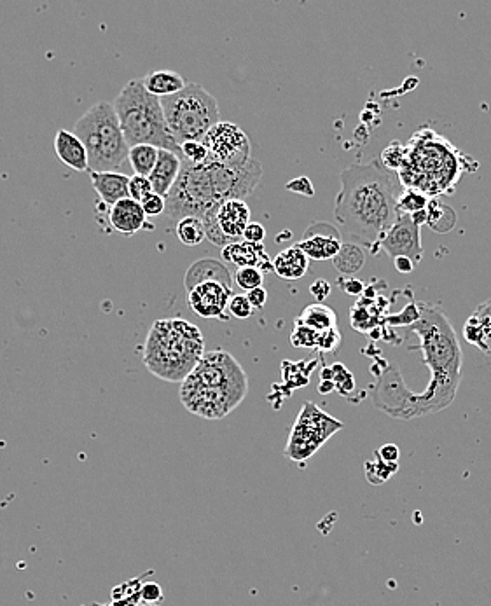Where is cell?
Returning <instances> with one entry per match:
<instances>
[{"label":"cell","mask_w":491,"mask_h":606,"mask_svg":"<svg viewBox=\"0 0 491 606\" xmlns=\"http://www.w3.org/2000/svg\"><path fill=\"white\" fill-rule=\"evenodd\" d=\"M207 147L208 161L217 165L240 168L252 161V149L247 133L235 123L221 121L208 131L203 140Z\"/></svg>","instance_id":"8fae6325"},{"label":"cell","mask_w":491,"mask_h":606,"mask_svg":"<svg viewBox=\"0 0 491 606\" xmlns=\"http://www.w3.org/2000/svg\"><path fill=\"white\" fill-rule=\"evenodd\" d=\"M319 336L320 332L313 331L310 327L296 322V329L292 332L291 343L296 348H303V350H317Z\"/></svg>","instance_id":"4dcf8cb0"},{"label":"cell","mask_w":491,"mask_h":606,"mask_svg":"<svg viewBox=\"0 0 491 606\" xmlns=\"http://www.w3.org/2000/svg\"><path fill=\"white\" fill-rule=\"evenodd\" d=\"M74 133L86 147L90 172H114L128 159L130 145L126 142L114 104L98 102L93 105L77 121Z\"/></svg>","instance_id":"ba28073f"},{"label":"cell","mask_w":491,"mask_h":606,"mask_svg":"<svg viewBox=\"0 0 491 606\" xmlns=\"http://www.w3.org/2000/svg\"><path fill=\"white\" fill-rule=\"evenodd\" d=\"M201 221L205 224L208 242L217 247H228L231 243L242 242L250 224V208L243 200L224 201Z\"/></svg>","instance_id":"7c38bea8"},{"label":"cell","mask_w":491,"mask_h":606,"mask_svg":"<svg viewBox=\"0 0 491 606\" xmlns=\"http://www.w3.org/2000/svg\"><path fill=\"white\" fill-rule=\"evenodd\" d=\"M247 299H249V303L252 304L254 310H263L264 304L268 301V292L263 287L250 290L249 294H247Z\"/></svg>","instance_id":"7bdbcfd3"},{"label":"cell","mask_w":491,"mask_h":606,"mask_svg":"<svg viewBox=\"0 0 491 606\" xmlns=\"http://www.w3.org/2000/svg\"><path fill=\"white\" fill-rule=\"evenodd\" d=\"M334 268L338 269L343 275H355L359 273L364 262H366V252L360 245L355 243H343V247L339 250L338 255L332 259Z\"/></svg>","instance_id":"484cf974"},{"label":"cell","mask_w":491,"mask_h":606,"mask_svg":"<svg viewBox=\"0 0 491 606\" xmlns=\"http://www.w3.org/2000/svg\"><path fill=\"white\" fill-rule=\"evenodd\" d=\"M56 158L74 172H90V159L81 138L74 131L60 130L55 135Z\"/></svg>","instance_id":"ac0fdd59"},{"label":"cell","mask_w":491,"mask_h":606,"mask_svg":"<svg viewBox=\"0 0 491 606\" xmlns=\"http://www.w3.org/2000/svg\"><path fill=\"white\" fill-rule=\"evenodd\" d=\"M233 297V289L219 282L201 283L187 292V303L201 318H224Z\"/></svg>","instance_id":"9a60e30c"},{"label":"cell","mask_w":491,"mask_h":606,"mask_svg":"<svg viewBox=\"0 0 491 606\" xmlns=\"http://www.w3.org/2000/svg\"><path fill=\"white\" fill-rule=\"evenodd\" d=\"M177 238L186 247H196L203 240H207L205 224L198 217H186L177 222Z\"/></svg>","instance_id":"f1b7e54d"},{"label":"cell","mask_w":491,"mask_h":606,"mask_svg":"<svg viewBox=\"0 0 491 606\" xmlns=\"http://www.w3.org/2000/svg\"><path fill=\"white\" fill-rule=\"evenodd\" d=\"M287 189H289V191H292V193H299L303 194V196H308V198H310V196H313V193H315V191H313L312 182L306 179V177H301V179L292 180V182H289V184H287Z\"/></svg>","instance_id":"b9f144b4"},{"label":"cell","mask_w":491,"mask_h":606,"mask_svg":"<svg viewBox=\"0 0 491 606\" xmlns=\"http://www.w3.org/2000/svg\"><path fill=\"white\" fill-rule=\"evenodd\" d=\"M376 453H378V455H380L381 460H385V462H399V448H397V446H394V444H387V446H383V448L378 449Z\"/></svg>","instance_id":"ee69618b"},{"label":"cell","mask_w":491,"mask_h":606,"mask_svg":"<svg viewBox=\"0 0 491 606\" xmlns=\"http://www.w3.org/2000/svg\"><path fill=\"white\" fill-rule=\"evenodd\" d=\"M429 203V198L425 194L413 191V189H404L397 201V210H399V214L409 215V217L427 214Z\"/></svg>","instance_id":"f546056e"},{"label":"cell","mask_w":491,"mask_h":606,"mask_svg":"<svg viewBox=\"0 0 491 606\" xmlns=\"http://www.w3.org/2000/svg\"><path fill=\"white\" fill-rule=\"evenodd\" d=\"M166 124L177 144L203 142L208 131L221 123L219 104L201 84H187L173 97L161 100Z\"/></svg>","instance_id":"9c48e42d"},{"label":"cell","mask_w":491,"mask_h":606,"mask_svg":"<svg viewBox=\"0 0 491 606\" xmlns=\"http://www.w3.org/2000/svg\"><path fill=\"white\" fill-rule=\"evenodd\" d=\"M395 269L399 273H411L415 269V262L408 259V257H397L394 261Z\"/></svg>","instance_id":"bcb514c9"},{"label":"cell","mask_w":491,"mask_h":606,"mask_svg":"<svg viewBox=\"0 0 491 606\" xmlns=\"http://www.w3.org/2000/svg\"><path fill=\"white\" fill-rule=\"evenodd\" d=\"M310 292H312V296L315 297L320 304L324 299L331 296V283L326 282L324 278H319V280H315V282L310 285Z\"/></svg>","instance_id":"60d3db41"},{"label":"cell","mask_w":491,"mask_h":606,"mask_svg":"<svg viewBox=\"0 0 491 606\" xmlns=\"http://www.w3.org/2000/svg\"><path fill=\"white\" fill-rule=\"evenodd\" d=\"M308 268H310V259L298 245L285 248L284 252H280L273 259V271L287 282L303 278L308 273Z\"/></svg>","instance_id":"603a6c76"},{"label":"cell","mask_w":491,"mask_h":606,"mask_svg":"<svg viewBox=\"0 0 491 606\" xmlns=\"http://www.w3.org/2000/svg\"><path fill=\"white\" fill-rule=\"evenodd\" d=\"M420 228L409 215H397L392 229L388 231L385 240L381 242V250L387 252L392 259L408 257L411 261L420 262L423 257L422 235Z\"/></svg>","instance_id":"4fadbf2b"},{"label":"cell","mask_w":491,"mask_h":606,"mask_svg":"<svg viewBox=\"0 0 491 606\" xmlns=\"http://www.w3.org/2000/svg\"><path fill=\"white\" fill-rule=\"evenodd\" d=\"M464 338L486 355H491V299L479 304L464 325Z\"/></svg>","instance_id":"44dd1931"},{"label":"cell","mask_w":491,"mask_h":606,"mask_svg":"<svg viewBox=\"0 0 491 606\" xmlns=\"http://www.w3.org/2000/svg\"><path fill=\"white\" fill-rule=\"evenodd\" d=\"M457 214L453 208L444 205L441 201L430 200L427 210V224L437 233H448L455 228Z\"/></svg>","instance_id":"83f0119b"},{"label":"cell","mask_w":491,"mask_h":606,"mask_svg":"<svg viewBox=\"0 0 491 606\" xmlns=\"http://www.w3.org/2000/svg\"><path fill=\"white\" fill-rule=\"evenodd\" d=\"M264 273L257 268H240L236 269L235 282L238 287L243 290L259 289L263 287Z\"/></svg>","instance_id":"d6a6232c"},{"label":"cell","mask_w":491,"mask_h":606,"mask_svg":"<svg viewBox=\"0 0 491 606\" xmlns=\"http://www.w3.org/2000/svg\"><path fill=\"white\" fill-rule=\"evenodd\" d=\"M420 345L413 350H422L425 364L432 372L429 385L423 393H409L397 376L385 374L373 392L374 404L381 411L411 420L425 414L439 413L455 400L462 376V350L450 320L439 306L420 304V318L411 325Z\"/></svg>","instance_id":"6da1fadb"},{"label":"cell","mask_w":491,"mask_h":606,"mask_svg":"<svg viewBox=\"0 0 491 606\" xmlns=\"http://www.w3.org/2000/svg\"><path fill=\"white\" fill-rule=\"evenodd\" d=\"M249 393V378L242 364L224 350L203 355L182 385L180 402L203 420H222L242 404Z\"/></svg>","instance_id":"277c9868"},{"label":"cell","mask_w":491,"mask_h":606,"mask_svg":"<svg viewBox=\"0 0 491 606\" xmlns=\"http://www.w3.org/2000/svg\"><path fill=\"white\" fill-rule=\"evenodd\" d=\"M182 151V161L193 163V165H203L208 161L207 147L203 142H186L180 145Z\"/></svg>","instance_id":"836d02e7"},{"label":"cell","mask_w":491,"mask_h":606,"mask_svg":"<svg viewBox=\"0 0 491 606\" xmlns=\"http://www.w3.org/2000/svg\"><path fill=\"white\" fill-rule=\"evenodd\" d=\"M264 238H266V229H264L263 224H259V222H250L247 229H245L243 240L250 243H263Z\"/></svg>","instance_id":"ab89813d"},{"label":"cell","mask_w":491,"mask_h":606,"mask_svg":"<svg viewBox=\"0 0 491 606\" xmlns=\"http://www.w3.org/2000/svg\"><path fill=\"white\" fill-rule=\"evenodd\" d=\"M142 208L146 212L147 217H158V215L165 214L166 200L160 194L151 193L147 198L142 200Z\"/></svg>","instance_id":"f35d334b"},{"label":"cell","mask_w":491,"mask_h":606,"mask_svg":"<svg viewBox=\"0 0 491 606\" xmlns=\"http://www.w3.org/2000/svg\"><path fill=\"white\" fill-rule=\"evenodd\" d=\"M339 189L334 217L339 233L350 243L369 248L378 254L381 242L397 221V189L401 180L374 159L369 165H352L339 175Z\"/></svg>","instance_id":"7a4b0ae2"},{"label":"cell","mask_w":491,"mask_h":606,"mask_svg":"<svg viewBox=\"0 0 491 606\" xmlns=\"http://www.w3.org/2000/svg\"><path fill=\"white\" fill-rule=\"evenodd\" d=\"M263 177V166L252 159L240 168L203 163L193 165L182 161V172L170 194L166 196L165 214L173 221L186 217L203 219L224 201L243 200L254 193Z\"/></svg>","instance_id":"3957f363"},{"label":"cell","mask_w":491,"mask_h":606,"mask_svg":"<svg viewBox=\"0 0 491 606\" xmlns=\"http://www.w3.org/2000/svg\"><path fill=\"white\" fill-rule=\"evenodd\" d=\"M343 289H345L348 296H360L364 292V283L357 280V278H346L343 282Z\"/></svg>","instance_id":"f6af8a7d"},{"label":"cell","mask_w":491,"mask_h":606,"mask_svg":"<svg viewBox=\"0 0 491 606\" xmlns=\"http://www.w3.org/2000/svg\"><path fill=\"white\" fill-rule=\"evenodd\" d=\"M296 322L306 325V327H310V329L317 332H326L329 329L338 327L336 313L329 306H324V304L306 306L305 311L296 318Z\"/></svg>","instance_id":"d4e9b609"},{"label":"cell","mask_w":491,"mask_h":606,"mask_svg":"<svg viewBox=\"0 0 491 606\" xmlns=\"http://www.w3.org/2000/svg\"><path fill=\"white\" fill-rule=\"evenodd\" d=\"M207 282H219L229 289H233V278H231L226 264L215 261V259H200V261L193 262L184 276V287L187 292H191L194 287Z\"/></svg>","instance_id":"ffe728a7"},{"label":"cell","mask_w":491,"mask_h":606,"mask_svg":"<svg viewBox=\"0 0 491 606\" xmlns=\"http://www.w3.org/2000/svg\"><path fill=\"white\" fill-rule=\"evenodd\" d=\"M109 224L121 235L133 236L146 228L147 215L139 201L126 198L109 210Z\"/></svg>","instance_id":"e0dca14e"},{"label":"cell","mask_w":491,"mask_h":606,"mask_svg":"<svg viewBox=\"0 0 491 606\" xmlns=\"http://www.w3.org/2000/svg\"><path fill=\"white\" fill-rule=\"evenodd\" d=\"M222 259L228 264L238 266L240 268H257L263 273H268L273 269V261H271L264 243L242 242L231 243L228 247L222 248Z\"/></svg>","instance_id":"2e32d148"},{"label":"cell","mask_w":491,"mask_h":606,"mask_svg":"<svg viewBox=\"0 0 491 606\" xmlns=\"http://www.w3.org/2000/svg\"><path fill=\"white\" fill-rule=\"evenodd\" d=\"M91 186L102 203L114 207L130 198V177L119 172H90Z\"/></svg>","instance_id":"d6986e66"},{"label":"cell","mask_w":491,"mask_h":606,"mask_svg":"<svg viewBox=\"0 0 491 606\" xmlns=\"http://www.w3.org/2000/svg\"><path fill=\"white\" fill-rule=\"evenodd\" d=\"M310 261H327L334 259L343 247V236L336 226L329 222H312V226L306 229L301 242L296 243Z\"/></svg>","instance_id":"5bb4252c"},{"label":"cell","mask_w":491,"mask_h":606,"mask_svg":"<svg viewBox=\"0 0 491 606\" xmlns=\"http://www.w3.org/2000/svg\"><path fill=\"white\" fill-rule=\"evenodd\" d=\"M406 158V147L399 142H392L385 151L381 152L380 163L390 172H399Z\"/></svg>","instance_id":"1f68e13d"},{"label":"cell","mask_w":491,"mask_h":606,"mask_svg":"<svg viewBox=\"0 0 491 606\" xmlns=\"http://www.w3.org/2000/svg\"><path fill=\"white\" fill-rule=\"evenodd\" d=\"M343 428L341 421L322 411L317 404L305 402L285 444V456L292 462H306Z\"/></svg>","instance_id":"30bf717a"},{"label":"cell","mask_w":491,"mask_h":606,"mask_svg":"<svg viewBox=\"0 0 491 606\" xmlns=\"http://www.w3.org/2000/svg\"><path fill=\"white\" fill-rule=\"evenodd\" d=\"M205 353L200 327L182 318H166L151 327L142 348V360L156 378L182 383Z\"/></svg>","instance_id":"8992f818"},{"label":"cell","mask_w":491,"mask_h":606,"mask_svg":"<svg viewBox=\"0 0 491 606\" xmlns=\"http://www.w3.org/2000/svg\"><path fill=\"white\" fill-rule=\"evenodd\" d=\"M114 109L130 147L153 145L160 151H170L182 158V151L166 124L161 98L154 97L144 86V79H132L125 84Z\"/></svg>","instance_id":"52a82bcc"},{"label":"cell","mask_w":491,"mask_h":606,"mask_svg":"<svg viewBox=\"0 0 491 606\" xmlns=\"http://www.w3.org/2000/svg\"><path fill=\"white\" fill-rule=\"evenodd\" d=\"M180 172H182V158L170 151H160L158 163L154 166L153 173L149 175L154 193L166 198L179 179Z\"/></svg>","instance_id":"7402d4cb"},{"label":"cell","mask_w":491,"mask_h":606,"mask_svg":"<svg viewBox=\"0 0 491 606\" xmlns=\"http://www.w3.org/2000/svg\"><path fill=\"white\" fill-rule=\"evenodd\" d=\"M151 193H154L151 180L147 179V177H140V175L130 177V198L132 200L142 203V200L147 198Z\"/></svg>","instance_id":"d590c367"},{"label":"cell","mask_w":491,"mask_h":606,"mask_svg":"<svg viewBox=\"0 0 491 606\" xmlns=\"http://www.w3.org/2000/svg\"><path fill=\"white\" fill-rule=\"evenodd\" d=\"M229 313L233 315V317L238 318V320H245V318L252 317V313H254V308H252V304L249 303V299L247 296H233L231 297V301H229Z\"/></svg>","instance_id":"74e56055"},{"label":"cell","mask_w":491,"mask_h":606,"mask_svg":"<svg viewBox=\"0 0 491 606\" xmlns=\"http://www.w3.org/2000/svg\"><path fill=\"white\" fill-rule=\"evenodd\" d=\"M467 166L464 154L430 128L416 131L397 177L404 189H413L436 200L455 189Z\"/></svg>","instance_id":"5b68a950"},{"label":"cell","mask_w":491,"mask_h":606,"mask_svg":"<svg viewBox=\"0 0 491 606\" xmlns=\"http://www.w3.org/2000/svg\"><path fill=\"white\" fill-rule=\"evenodd\" d=\"M158 156H160V149H156L153 145H135V147H130L128 161H130L135 175L149 179L154 166L158 163Z\"/></svg>","instance_id":"4316f807"},{"label":"cell","mask_w":491,"mask_h":606,"mask_svg":"<svg viewBox=\"0 0 491 606\" xmlns=\"http://www.w3.org/2000/svg\"><path fill=\"white\" fill-rule=\"evenodd\" d=\"M339 345H341V331H339L338 327L329 329L326 332H320L319 345H317L319 352L334 353L338 350Z\"/></svg>","instance_id":"8d00e7d4"},{"label":"cell","mask_w":491,"mask_h":606,"mask_svg":"<svg viewBox=\"0 0 491 606\" xmlns=\"http://www.w3.org/2000/svg\"><path fill=\"white\" fill-rule=\"evenodd\" d=\"M144 86L151 95L163 100L177 95L186 88L187 84L184 77L173 70H153L144 77Z\"/></svg>","instance_id":"cb8c5ba5"},{"label":"cell","mask_w":491,"mask_h":606,"mask_svg":"<svg viewBox=\"0 0 491 606\" xmlns=\"http://www.w3.org/2000/svg\"><path fill=\"white\" fill-rule=\"evenodd\" d=\"M332 374V378H324V379H332V383L336 385L339 393H348L350 390L355 388V381H353V376L350 372L346 371L345 365L334 364L331 369H329Z\"/></svg>","instance_id":"e575fe53"}]
</instances>
